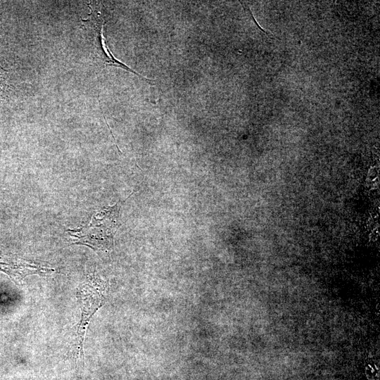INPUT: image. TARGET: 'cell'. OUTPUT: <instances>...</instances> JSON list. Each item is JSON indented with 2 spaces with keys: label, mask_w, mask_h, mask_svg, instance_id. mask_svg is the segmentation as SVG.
<instances>
[{
  "label": "cell",
  "mask_w": 380,
  "mask_h": 380,
  "mask_svg": "<svg viewBox=\"0 0 380 380\" xmlns=\"http://www.w3.org/2000/svg\"><path fill=\"white\" fill-rule=\"evenodd\" d=\"M108 291V281L96 272L88 274L85 281L77 289L76 296L81 317L77 324L75 342V355L77 360L83 361V345L88 325L94 314L106 303Z\"/></svg>",
  "instance_id": "1"
},
{
  "label": "cell",
  "mask_w": 380,
  "mask_h": 380,
  "mask_svg": "<svg viewBox=\"0 0 380 380\" xmlns=\"http://www.w3.org/2000/svg\"><path fill=\"white\" fill-rule=\"evenodd\" d=\"M120 207L116 203L104 208L96 213L87 224L67 230L72 243L84 245L95 251L112 249Z\"/></svg>",
  "instance_id": "2"
},
{
  "label": "cell",
  "mask_w": 380,
  "mask_h": 380,
  "mask_svg": "<svg viewBox=\"0 0 380 380\" xmlns=\"http://www.w3.org/2000/svg\"><path fill=\"white\" fill-rule=\"evenodd\" d=\"M0 270L7 273L16 283L31 274L46 276L54 270L20 258H0Z\"/></svg>",
  "instance_id": "3"
}]
</instances>
